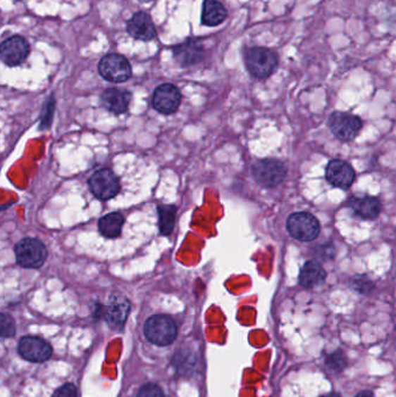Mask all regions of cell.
I'll list each match as a JSON object with an SVG mask.
<instances>
[{"instance_id": "6da1fadb", "label": "cell", "mask_w": 396, "mask_h": 397, "mask_svg": "<svg viewBox=\"0 0 396 397\" xmlns=\"http://www.w3.org/2000/svg\"><path fill=\"white\" fill-rule=\"evenodd\" d=\"M245 63L251 76L257 80L271 77L279 66V56L266 46H251L245 50Z\"/></svg>"}, {"instance_id": "7a4b0ae2", "label": "cell", "mask_w": 396, "mask_h": 397, "mask_svg": "<svg viewBox=\"0 0 396 397\" xmlns=\"http://www.w3.org/2000/svg\"><path fill=\"white\" fill-rule=\"evenodd\" d=\"M144 334L152 344L168 346L175 341L178 329L175 322L170 316L154 315L147 320Z\"/></svg>"}, {"instance_id": "3957f363", "label": "cell", "mask_w": 396, "mask_h": 397, "mask_svg": "<svg viewBox=\"0 0 396 397\" xmlns=\"http://www.w3.org/2000/svg\"><path fill=\"white\" fill-rule=\"evenodd\" d=\"M251 172L259 185L272 189L284 182L287 176V168L279 159L265 158L254 162Z\"/></svg>"}, {"instance_id": "277c9868", "label": "cell", "mask_w": 396, "mask_h": 397, "mask_svg": "<svg viewBox=\"0 0 396 397\" xmlns=\"http://www.w3.org/2000/svg\"><path fill=\"white\" fill-rule=\"evenodd\" d=\"M290 235L300 242H311L320 235L321 225L318 220L307 212L291 214L286 222Z\"/></svg>"}, {"instance_id": "5b68a950", "label": "cell", "mask_w": 396, "mask_h": 397, "mask_svg": "<svg viewBox=\"0 0 396 397\" xmlns=\"http://www.w3.org/2000/svg\"><path fill=\"white\" fill-rule=\"evenodd\" d=\"M329 128L342 142H351L363 128L359 116L347 112H334L329 118Z\"/></svg>"}, {"instance_id": "8992f818", "label": "cell", "mask_w": 396, "mask_h": 397, "mask_svg": "<svg viewBox=\"0 0 396 397\" xmlns=\"http://www.w3.org/2000/svg\"><path fill=\"white\" fill-rule=\"evenodd\" d=\"M100 76L112 83H123L132 77V66L120 53H109L100 60L98 65Z\"/></svg>"}, {"instance_id": "52a82bcc", "label": "cell", "mask_w": 396, "mask_h": 397, "mask_svg": "<svg viewBox=\"0 0 396 397\" xmlns=\"http://www.w3.org/2000/svg\"><path fill=\"white\" fill-rule=\"evenodd\" d=\"M18 264L26 268L42 266L47 259V248L42 242L35 239H23L16 245Z\"/></svg>"}, {"instance_id": "ba28073f", "label": "cell", "mask_w": 396, "mask_h": 397, "mask_svg": "<svg viewBox=\"0 0 396 397\" xmlns=\"http://www.w3.org/2000/svg\"><path fill=\"white\" fill-rule=\"evenodd\" d=\"M93 196L100 200H109L119 193L120 182L118 177L109 169L99 170L89 180Z\"/></svg>"}, {"instance_id": "9c48e42d", "label": "cell", "mask_w": 396, "mask_h": 397, "mask_svg": "<svg viewBox=\"0 0 396 397\" xmlns=\"http://www.w3.org/2000/svg\"><path fill=\"white\" fill-rule=\"evenodd\" d=\"M30 53V44L21 35L8 37L0 46L1 61L8 66L20 65L27 60Z\"/></svg>"}, {"instance_id": "30bf717a", "label": "cell", "mask_w": 396, "mask_h": 397, "mask_svg": "<svg viewBox=\"0 0 396 397\" xmlns=\"http://www.w3.org/2000/svg\"><path fill=\"white\" fill-rule=\"evenodd\" d=\"M18 352L25 360L32 363H44L51 357L53 348L49 343L43 341L42 338L27 337L21 338L18 345Z\"/></svg>"}, {"instance_id": "8fae6325", "label": "cell", "mask_w": 396, "mask_h": 397, "mask_svg": "<svg viewBox=\"0 0 396 397\" xmlns=\"http://www.w3.org/2000/svg\"><path fill=\"white\" fill-rule=\"evenodd\" d=\"M172 53L179 64L184 66L195 65L205 58V48L200 39L188 37L182 44H175L172 48Z\"/></svg>"}, {"instance_id": "7c38bea8", "label": "cell", "mask_w": 396, "mask_h": 397, "mask_svg": "<svg viewBox=\"0 0 396 397\" xmlns=\"http://www.w3.org/2000/svg\"><path fill=\"white\" fill-rule=\"evenodd\" d=\"M182 101V93L172 84H162L155 89L152 96V106L162 114H172L178 110Z\"/></svg>"}, {"instance_id": "4fadbf2b", "label": "cell", "mask_w": 396, "mask_h": 397, "mask_svg": "<svg viewBox=\"0 0 396 397\" xmlns=\"http://www.w3.org/2000/svg\"><path fill=\"white\" fill-rule=\"evenodd\" d=\"M326 178L330 185L337 189H350L356 178L354 168L342 159H333L326 170Z\"/></svg>"}, {"instance_id": "5bb4252c", "label": "cell", "mask_w": 396, "mask_h": 397, "mask_svg": "<svg viewBox=\"0 0 396 397\" xmlns=\"http://www.w3.org/2000/svg\"><path fill=\"white\" fill-rule=\"evenodd\" d=\"M127 32L135 40L151 41L157 37V30L151 17L146 12H136L128 23H127Z\"/></svg>"}, {"instance_id": "9a60e30c", "label": "cell", "mask_w": 396, "mask_h": 397, "mask_svg": "<svg viewBox=\"0 0 396 397\" xmlns=\"http://www.w3.org/2000/svg\"><path fill=\"white\" fill-rule=\"evenodd\" d=\"M130 311V303L123 295H113L105 311V320L116 330L123 328Z\"/></svg>"}, {"instance_id": "2e32d148", "label": "cell", "mask_w": 396, "mask_h": 397, "mask_svg": "<svg viewBox=\"0 0 396 397\" xmlns=\"http://www.w3.org/2000/svg\"><path fill=\"white\" fill-rule=\"evenodd\" d=\"M349 207L357 216L363 220H376L381 212L379 198L369 196H352L349 200Z\"/></svg>"}, {"instance_id": "e0dca14e", "label": "cell", "mask_w": 396, "mask_h": 397, "mask_svg": "<svg viewBox=\"0 0 396 397\" xmlns=\"http://www.w3.org/2000/svg\"><path fill=\"white\" fill-rule=\"evenodd\" d=\"M327 278V272L317 260H308L301 268L299 284L301 287L314 288L321 285Z\"/></svg>"}, {"instance_id": "ac0fdd59", "label": "cell", "mask_w": 396, "mask_h": 397, "mask_svg": "<svg viewBox=\"0 0 396 397\" xmlns=\"http://www.w3.org/2000/svg\"><path fill=\"white\" fill-rule=\"evenodd\" d=\"M228 17V11L218 0H204L202 23L204 26L215 27L221 25Z\"/></svg>"}, {"instance_id": "d6986e66", "label": "cell", "mask_w": 396, "mask_h": 397, "mask_svg": "<svg viewBox=\"0 0 396 397\" xmlns=\"http://www.w3.org/2000/svg\"><path fill=\"white\" fill-rule=\"evenodd\" d=\"M130 94L123 89H107L101 96V103L106 110L114 114H123L127 111Z\"/></svg>"}, {"instance_id": "ffe728a7", "label": "cell", "mask_w": 396, "mask_h": 397, "mask_svg": "<svg viewBox=\"0 0 396 397\" xmlns=\"http://www.w3.org/2000/svg\"><path fill=\"white\" fill-rule=\"evenodd\" d=\"M125 219L119 213H109L99 221V230L101 235L107 239H116L121 234Z\"/></svg>"}, {"instance_id": "44dd1931", "label": "cell", "mask_w": 396, "mask_h": 397, "mask_svg": "<svg viewBox=\"0 0 396 397\" xmlns=\"http://www.w3.org/2000/svg\"><path fill=\"white\" fill-rule=\"evenodd\" d=\"M157 212L159 215V232L162 235H170L175 228L177 208L175 206H159Z\"/></svg>"}, {"instance_id": "7402d4cb", "label": "cell", "mask_w": 396, "mask_h": 397, "mask_svg": "<svg viewBox=\"0 0 396 397\" xmlns=\"http://www.w3.org/2000/svg\"><path fill=\"white\" fill-rule=\"evenodd\" d=\"M324 365L328 368V371L334 374H340L347 367L349 360H347V354L344 353L342 350H336L333 353L328 354L324 359Z\"/></svg>"}, {"instance_id": "603a6c76", "label": "cell", "mask_w": 396, "mask_h": 397, "mask_svg": "<svg viewBox=\"0 0 396 397\" xmlns=\"http://www.w3.org/2000/svg\"><path fill=\"white\" fill-rule=\"evenodd\" d=\"M350 287L359 294L369 295L374 291L376 286L367 275H358L351 279Z\"/></svg>"}, {"instance_id": "cb8c5ba5", "label": "cell", "mask_w": 396, "mask_h": 397, "mask_svg": "<svg viewBox=\"0 0 396 397\" xmlns=\"http://www.w3.org/2000/svg\"><path fill=\"white\" fill-rule=\"evenodd\" d=\"M0 327H1V336L3 338L13 337L16 334V323L13 318L10 315L1 314V321H0Z\"/></svg>"}, {"instance_id": "d4e9b609", "label": "cell", "mask_w": 396, "mask_h": 397, "mask_svg": "<svg viewBox=\"0 0 396 397\" xmlns=\"http://www.w3.org/2000/svg\"><path fill=\"white\" fill-rule=\"evenodd\" d=\"M136 397H164V394L157 384H147L141 387Z\"/></svg>"}, {"instance_id": "484cf974", "label": "cell", "mask_w": 396, "mask_h": 397, "mask_svg": "<svg viewBox=\"0 0 396 397\" xmlns=\"http://www.w3.org/2000/svg\"><path fill=\"white\" fill-rule=\"evenodd\" d=\"M53 397H77L76 386L73 384H63L54 393Z\"/></svg>"}, {"instance_id": "4316f807", "label": "cell", "mask_w": 396, "mask_h": 397, "mask_svg": "<svg viewBox=\"0 0 396 397\" xmlns=\"http://www.w3.org/2000/svg\"><path fill=\"white\" fill-rule=\"evenodd\" d=\"M354 397H374V393L369 389H365V391H359Z\"/></svg>"}, {"instance_id": "83f0119b", "label": "cell", "mask_w": 396, "mask_h": 397, "mask_svg": "<svg viewBox=\"0 0 396 397\" xmlns=\"http://www.w3.org/2000/svg\"><path fill=\"white\" fill-rule=\"evenodd\" d=\"M321 397H342L338 393H329V394L322 395Z\"/></svg>"}, {"instance_id": "f1b7e54d", "label": "cell", "mask_w": 396, "mask_h": 397, "mask_svg": "<svg viewBox=\"0 0 396 397\" xmlns=\"http://www.w3.org/2000/svg\"><path fill=\"white\" fill-rule=\"evenodd\" d=\"M140 3L147 4V3H151L154 0H139Z\"/></svg>"}]
</instances>
